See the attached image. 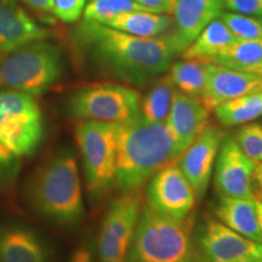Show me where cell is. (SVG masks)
Instances as JSON below:
<instances>
[{
  "label": "cell",
  "instance_id": "cell-1",
  "mask_svg": "<svg viewBox=\"0 0 262 262\" xmlns=\"http://www.w3.org/2000/svg\"><path fill=\"white\" fill-rule=\"evenodd\" d=\"M78 38L101 68L133 86H143L169 70L175 51L165 38H142L86 21Z\"/></svg>",
  "mask_w": 262,
  "mask_h": 262
},
{
  "label": "cell",
  "instance_id": "cell-2",
  "mask_svg": "<svg viewBox=\"0 0 262 262\" xmlns=\"http://www.w3.org/2000/svg\"><path fill=\"white\" fill-rule=\"evenodd\" d=\"M181 156L165 123H149L140 116L117 126L116 187L120 193L142 189L155 173Z\"/></svg>",
  "mask_w": 262,
  "mask_h": 262
},
{
  "label": "cell",
  "instance_id": "cell-3",
  "mask_svg": "<svg viewBox=\"0 0 262 262\" xmlns=\"http://www.w3.org/2000/svg\"><path fill=\"white\" fill-rule=\"evenodd\" d=\"M35 212L58 226H75L84 217L79 168L73 150L63 148L40 164L26 188Z\"/></svg>",
  "mask_w": 262,
  "mask_h": 262
},
{
  "label": "cell",
  "instance_id": "cell-4",
  "mask_svg": "<svg viewBox=\"0 0 262 262\" xmlns=\"http://www.w3.org/2000/svg\"><path fill=\"white\" fill-rule=\"evenodd\" d=\"M125 262H205L193 231V217L173 221L142 205Z\"/></svg>",
  "mask_w": 262,
  "mask_h": 262
},
{
  "label": "cell",
  "instance_id": "cell-5",
  "mask_svg": "<svg viewBox=\"0 0 262 262\" xmlns=\"http://www.w3.org/2000/svg\"><path fill=\"white\" fill-rule=\"evenodd\" d=\"M63 73L60 49L47 40L0 51V89L39 95Z\"/></svg>",
  "mask_w": 262,
  "mask_h": 262
},
{
  "label": "cell",
  "instance_id": "cell-6",
  "mask_svg": "<svg viewBox=\"0 0 262 262\" xmlns=\"http://www.w3.org/2000/svg\"><path fill=\"white\" fill-rule=\"evenodd\" d=\"M118 124L79 120L74 136L83 163L86 191L93 199H102L116 182Z\"/></svg>",
  "mask_w": 262,
  "mask_h": 262
},
{
  "label": "cell",
  "instance_id": "cell-7",
  "mask_svg": "<svg viewBox=\"0 0 262 262\" xmlns=\"http://www.w3.org/2000/svg\"><path fill=\"white\" fill-rule=\"evenodd\" d=\"M140 101L139 91L129 85L91 84L71 95L67 112L78 120L125 124L140 116Z\"/></svg>",
  "mask_w": 262,
  "mask_h": 262
},
{
  "label": "cell",
  "instance_id": "cell-8",
  "mask_svg": "<svg viewBox=\"0 0 262 262\" xmlns=\"http://www.w3.org/2000/svg\"><path fill=\"white\" fill-rule=\"evenodd\" d=\"M44 139V118L31 94L0 89V142L18 157L31 156Z\"/></svg>",
  "mask_w": 262,
  "mask_h": 262
},
{
  "label": "cell",
  "instance_id": "cell-9",
  "mask_svg": "<svg viewBox=\"0 0 262 262\" xmlns=\"http://www.w3.org/2000/svg\"><path fill=\"white\" fill-rule=\"evenodd\" d=\"M142 205L141 189L122 192L113 199L98 232L97 254L101 262H125Z\"/></svg>",
  "mask_w": 262,
  "mask_h": 262
},
{
  "label": "cell",
  "instance_id": "cell-10",
  "mask_svg": "<svg viewBox=\"0 0 262 262\" xmlns=\"http://www.w3.org/2000/svg\"><path fill=\"white\" fill-rule=\"evenodd\" d=\"M148 181L145 205L150 210L173 221L191 216L196 196L176 160L158 170Z\"/></svg>",
  "mask_w": 262,
  "mask_h": 262
},
{
  "label": "cell",
  "instance_id": "cell-11",
  "mask_svg": "<svg viewBox=\"0 0 262 262\" xmlns=\"http://www.w3.org/2000/svg\"><path fill=\"white\" fill-rule=\"evenodd\" d=\"M194 234L199 253L205 262L262 260V243L243 237L215 216L205 215Z\"/></svg>",
  "mask_w": 262,
  "mask_h": 262
},
{
  "label": "cell",
  "instance_id": "cell-12",
  "mask_svg": "<svg viewBox=\"0 0 262 262\" xmlns=\"http://www.w3.org/2000/svg\"><path fill=\"white\" fill-rule=\"evenodd\" d=\"M214 168V186L219 195L255 199L253 186L255 163L245 157L233 136L224 137Z\"/></svg>",
  "mask_w": 262,
  "mask_h": 262
},
{
  "label": "cell",
  "instance_id": "cell-13",
  "mask_svg": "<svg viewBox=\"0 0 262 262\" xmlns=\"http://www.w3.org/2000/svg\"><path fill=\"white\" fill-rule=\"evenodd\" d=\"M225 136L226 133L221 127L209 124L176 160L196 199H202L208 191L216 157Z\"/></svg>",
  "mask_w": 262,
  "mask_h": 262
},
{
  "label": "cell",
  "instance_id": "cell-14",
  "mask_svg": "<svg viewBox=\"0 0 262 262\" xmlns=\"http://www.w3.org/2000/svg\"><path fill=\"white\" fill-rule=\"evenodd\" d=\"M222 10L221 0H176L173 28L165 38L175 54H182L206 26L219 18Z\"/></svg>",
  "mask_w": 262,
  "mask_h": 262
},
{
  "label": "cell",
  "instance_id": "cell-15",
  "mask_svg": "<svg viewBox=\"0 0 262 262\" xmlns=\"http://www.w3.org/2000/svg\"><path fill=\"white\" fill-rule=\"evenodd\" d=\"M262 91V77L209 63L204 90L199 97L210 112L220 104L253 93Z\"/></svg>",
  "mask_w": 262,
  "mask_h": 262
},
{
  "label": "cell",
  "instance_id": "cell-16",
  "mask_svg": "<svg viewBox=\"0 0 262 262\" xmlns=\"http://www.w3.org/2000/svg\"><path fill=\"white\" fill-rule=\"evenodd\" d=\"M210 111L198 97L176 90L165 124L172 134L181 153L209 125Z\"/></svg>",
  "mask_w": 262,
  "mask_h": 262
},
{
  "label": "cell",
  "instance_id": "cell-17",
  "mask_svg": "<svg viewBox=\"0 0 262 262\" xmlns=\"http://www.w3.org/2000/svg\"><path fill=\"white\" fill-rule=\"evenodd\" d=\"M50 33L37 25L17 0H0V51L45 40Z\"/></svg>",
  "mask_w": 262,
  "mask_h": 262
},
{
  "label": "cell",
  "instance_id": "cell-18",
  "mask_svg": "<svg viewBox=\"0 0 262 262\" xmlns=\"http://www.w3.org/2000/svg\"><path fill=\"white\" fill-rule=\"evenodd\" d=\"M0 262H49V250L32 229L0 226Z\"/></svg>",
  "mask_w": 262,
  "mask_h": 262
},
{
  "label": "cell",
  "instance_id": "cell-19",
  "mask_svg": "<svg viewBox=\"0 0 262 262\" xmlns=\"http://www.w3.org/2000/svg\"><path fill=\"white\" fill-rule=\"evenodd\" d=\"M215 217L234 232L250 241L262 243L258 225L256 199L220 196L214 209Z\"/></svg>",
  "mask_w": 262,
  "mask_h": 262
},
{
  "label": "cell",
  "instance_id": "cell-20",
  "mask_svg": "<svg viewBox=\"0 0 262 262\" xmlns=\"http://www.w3.org/2000/svg\"><path fill=\"white\" fill-rule=\"evenodd\" d=\"M237 41L229 29L220 18L210 22L194 40L182 51L181 57L185 60H196L210 63L211 58L219 52Z\"/></svg>",
  "mask_w": 262,
  "mask_h": 262
},
{
  "label": "cell",
  "instance_id": "cell-21",
  "mask_svg": "<svg viewBox=\"0 0 262 262\" xmlns=\"http://www.w3.org/2000/svg\"><path fill=\"white\" fill-rule=\"evenodd\" d=\"M108 27L142 38H162L171 26V19L164 14L150 11H130L117 15L106 25Z\"/></svg>",
  "mask_w": 262,
  "mask_h": 262
},
{
  "label": "cell",
  "instance_id": "cell-22",
  "mask_svg": "<svg viewBox=\"0 0 262 262\" xmlns=\"http://www.w3.org/2000/svg\"><path fill=\"white\" fill-rule=\"evenodd\" d=\"M210 63L257 73L262 67V40H237L211 58Z\"/></svg>",
  "mask_w": 262,
  "mask_h": 262
},
{
  "label": "cell",
  "instance_id": "cell-23",
  "mask_svg": "<svg viewBox=\"0 0 262 262\" xmlns=\"http://www.w3.org/2000/svg\"><path fill=\"white\" fill-rule=\"evenodd\" d=\"M217 122L225 127L250 123L262 117V91L233 98L214 110Z\"/></svg>",
  "mask_w": 262,
  "mask_h": 262
},
{
  "label": "cell",
  "instance_id": "cell-24",
  "mask_svg": "<svg viewBox=\"0 0 262 262\" xmlns=\"http://www.w3.org/2000/svg\"><path fill=\"white\" fill-rule=\"evenodd\" d=\"M208 66V62L183 58L170 64L168 77L180 93L199 98L205 86Z\"/></svg>",
  "mask_w": 262,
  "mask_h": 262
},
{
  "label": "cell",
  "instance_id": "cell-25",
  "mask_svg": "<svg viewBox=\"0 0 262 262\" xmlns=\"http://www.w3.org/2000/svg\"><path fill=\"white\" fill-rule=\"evenodd\" d=\"M175 91L168 75L157 80L145 97L141 98L140 117L149 123H165Z\"/></svg>",
  "mask_w": 262,
  "mask_h": 262
},
{
  "label": "cell",
  "instance_id": "cell-26",
  "mask_svg": "<svg viewBox=\"0 0 262 262\" xmlns=\"http://www.w3.org/2000/svg\"><path fill=\"white\" fill-rule=\"evenodd\" d=\"M130 11H147L134 0H90L84 8V18L106 26L117 15Z\"/></svg>",
  "mask_w": 262,
  "mask_h": 262
},
{
  "label": "cell",
  "instance_id": "cell-27",
  "mask_svg": "<svg viewBox=\"0 0 262 262\" xmlns=\"http://www.w3.org/2000/svg\"><path fill=\"white\" fill-rule=\"evenodd\" d=\"M237 40H262V21L253 16L222 11L219 16Z\"/></svg>",
  "mask_w": 262,
  "mask_h": 262
},
{
  "label": "cell",
  "instance_id": "cell-28",
  "mask_svg": "<svg viewBox=\"0 0 262 262\" xmlns=\"http://www.w3.org/2000/svg\"><path fill=\"white\" fill-rule=\"evenodd\" d=\"M233 139L247 158L255 164L262 162V124H243L234 134Z\"/></svg>",
  "mask_w": 262,
  "mask_h": 262
},
{
  "label": "cell",
  "instance_id": "cell-29",
  "mask_svg": "<svg viewBox=\"0 0 262 262\" xmlns=\"http://www.w3.org/2000/svg\"><path fill=\"white\" fill-rule=\"evenodd\" d=\"M21 157L0 142V194L14 187L21 171Z\"/></svg>",
  "mask_w": 262,
  "mask_h": 262
},
{
  "label": "cell",
  "instance_id": "cell-30",
  "mask_svg": "<svg viewBox=\"0 0 262 262\" xmlns=\"http://www.w3.org/2000/svg\"><path fill=\"white\" fill-rule=\"evenodd\" d=\"M85 0H52V14L66 24H73L80 18Z\"/></svg>",
  "mask_w": 262,
  "mask_h": 262
},
{
  "label": "cell",
  "instance_id": "cell-31",
  "mask_svg": "<svg viewBox=\"0 0 262 262\" xmlns=\"http://www.w3.org/2000/svg\"><path fill=\"white\" fill-rule=\"evenodd\" d=\"M224 8L231 12L262 18V0H221Z\"/></svg>",
  "mask_w": 262,
  "mask_h": 262
},
{
  "label": "cell",
  "instance_id": "cell-32",
  "mask_svg": "<svg viewBox=\"0 0 262 262\" xmlns=\"http://www.w3.org/2000/svg\"><path fill=\"white\" fill-rule=\"evenodd\" d=\"M134 2L143 6L147 11L172 15L176 0H134Z\"/></svg>",
  "mask_w": 262,
  "mask_h": 262
},
{
  "label": "cell",
  "instance_id": "cell-33",
  "mask_svg": "<svg viewBox=\"0 0 262 262\" xmlns=\"http://www.w3.org/2000/svg\"><path fill=\"white\" fill-rule=\"evenodd\" d=\"M26 5L40 12V14H51L52 12V0H21Z\"/></svg>",
  "mask_w": 262,
  "mask_h": 262
},
{
  "label": "cell",
  "instance_id": "cell-34",
  "mask_svg": "<svg viewBox=\"0 0 262 262\" xmlns=\"http://www.w3.org/2000/svg\"><path fill=\"white\" fill-rule=\"evenodd\" d=\"M253 186L255 198L262 201V162L255 164L254 173H253Z\"/></svg>",
  "mask_w": 262,
  "mask_h": 262
},
{
  "label": "cell",
  "instance_id": "cell-35",
  "mask_svg": "<svg viewBox=\"0 0 262 262\" xmlns=\"http://www.w3.org/2000/svg\"><path fill=\"white\" fill-rule=\"evenodd\" d=\"M68 262H94V256L88 247H79L72 254Z\"/></svg>",
  "mask_w": 262,
  "mask_h": 262
},
{
  "label": "cell",
  "instance_id": "cell-36",
  "mask_svg": "<svg viewBox=\"0 0 262 262\" xmlns=\"http://www.w3.org/2000/svg\"><path fill=\"white\" fill-rule=\"evenodd\" d=\"M256 212H257L258 225H260V228L262 232V201H260V199H257L256 201Z\"/></svg>",
  "mask_w": 262,
  "mask_h": 262
},
{
  "label": "cell",
  "instance_id": "cell-37",
  "mask_svg": "<svg viewBox=\"0 0 262 262\" xmlns=\"http://www.w3.org/2000/svg\"><path fill=\"white\" fill-rule=\"evenodd\" d=\"M239 262H262V260H256V258H249V260H242Z\"/></svg>",
  "mask_w": 262,
  "mask_h": 262
},
{
  "label": "cell",
  "instance_id": "cell-38",
  "mask_svg": "<svg viewBox=\"0 0 262 262\" xmlns=\"http://www.w3.org/2000/svg\"><path fill=\"white\" fill-rule=\"evenodd\" d=\"M257 74H258V75H261V77H262V67L260 68V70H258V72H257Z\"/></svg>",
  "mask_w": 262,
  "mask_h": 262
}]
</instances>
